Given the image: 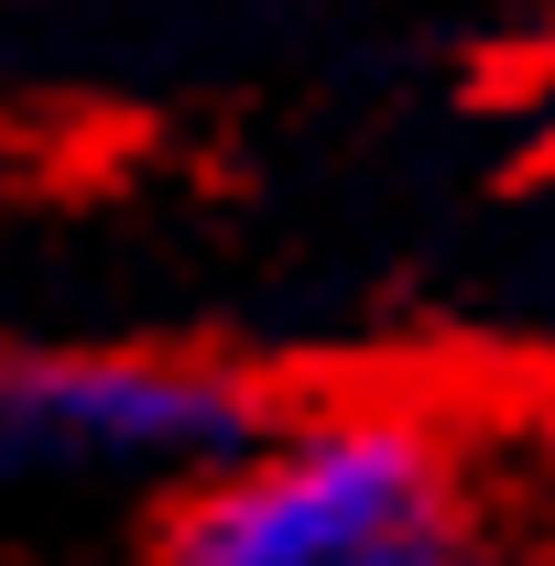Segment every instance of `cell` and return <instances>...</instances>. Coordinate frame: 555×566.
<instances>
[{
    "label": "cell",
    "instance_id": "1",
    "mask_svg": "<svg viewBox=\"0 0 555 566\" xmlns=\"http://www.w3.org/2000/svg\"><path fill=\"white\" fill-rule=\"evenodd\" d=\"M153 566H512L469 447L415 403L273 415L229 469L175 491Z\"/></svg>",
    "mask_w": 555,
    "mask_h": 566
},
{
    "label": "cell",
    "instance_id": "2",
    "mask_svg": "<svg viewBox=\"0 0 555 566\" xmlns=\"http://www.w3.org/2000/svg\"><path fill=\"white\" fill-rule=\"evenodd\" d=\"M273 424L262 381L186 349H0V491H197Z\"/></svg>",
    "mask_w": 555,
    "mask_h": 566
}]
</instances>
